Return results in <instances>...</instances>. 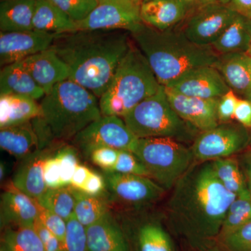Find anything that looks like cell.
<instances>
[{"label": "cell", "instance_id": "1", "mask_svg": "<svg viewBox=\"0 0 251 251\" xmlns=\"http://www.w3.org/2000/svg\"><path fill=\"white\" fill-rule=\"evenodd\" d=\"M165 217L190 251L217 245L229 205L237 196L223 186L211 161L195 162L172 188Z\"/></svg>", "mask_w": 251, "mask_h": 251}, {"label": "cell", "instance_id": "2", "mask_svg": "<svg viewBox=\"0 0 251 251\" xmlns=\"http://www.w3.org/2000/svg\"><path fill=\"white\" fill-rule=\"evenodd\" d=\"M128 32L82 30L56 34L50 49L67 64L69 79L99 99L131 46Z\"/></svg>", "mask_w": 251, "mask_h": 251}, {"label": "cell", "instance_id": "3", "mask_svg": "<svg viewBox=\"0 0 251 251\" xmlns=\"http://www.w3.org/2000/svg\"><path fill=\"white\" fill-rule=\"evenodd\" d=\"M41 115L33 120L41 149L65 143L102 117L99 99L70 79L57 84L40 103Z\"/></svg>", "mask_w": 251, "mask_h": 251}, {"label": "cell", "instance_id": "4", "mask_svg": "<svg viewBox=\"0 0 251 251\" xmlns=\"http://www.w3.org/2000/svg\"><path fill=\"white\" fill-rule=\"evenodd\" d=\"M130 34L163 87L196 68L214 66L219 57L211 46L191 42L176 27L160 31L144 24Z\"/></svg>", "mask_w": 251, "mask_h": 251}, {"label": "cell", "instance_id": "5", "mask_svg": "<svg viewBox=\"0 0 251 251\" xmlns=\"http://www.w3.org/2000/svg\"><path fill=\"white\" fill-rule=\"evenodd\" d=\"M161 86L143 52L132 44L108 88L99 98L102 116L123 119L140 102L156 94Z\"/></svg>", "mask_w": 251, "mask_h": 251}, {"label": "cell", "instance_id": "6", "mask_svg": "<svg viewBox=\"0 0 251 251\" xmlns=\"http://www.w3.org/2000/svg\"><path fill=\"white\" fill-rule=\"evenodd\" d=\"M123 120L138 138H169L187 144L193 143L200 133L175 111L163 86L140 102Z\"/></svg>", "mask_w": 251, "mask_h": 251}, {"label": "cell", "instance_id": "7", "mask_svg": "<svg viewBox=\"0 0 251 251\" xmlns=\"http://www.w3.org/2000/svg\"><path fill=\"white\" fill-rule=\"evenodd\" d=\"M131 151L145 167L150 178L167 191L174 187L196 162L191 147L169 138H138Z\"/></svg>", "mask_w": 251, "mask_h": 251}, {"label": "cell", "instance_id": "8", "mask_svg": "<svg viewBox=\"0 0 251 251\" xmlns=\"http://www.w3.org/2000/svg\"><path fill=\"white\" fill-rule=\"evenodd\" d=\"M249 144V130L230 122L200 132L191 148L196 162H206L237 156L247 150Z\"/></svg>", "mask_w": 251, "mask_h": 251}, {"label": "cell", "instance_id": "9", "mask_svg": "<svg viewBox=\"0 0 251 251\" xmlns=\"http://www.w3.org/2000/svg\"><path fill=\"white\" fill-rule=\"evenodd\" d=\"M138 139L121 117L102 116L80 131L73 139V143L89 158L91 152L99 148L131 151Z\"/></svg>", "mask_w": 251, "mask_h": 251}, {"label": "cell", "instance_id": "10", "mask_svg": "<svg viewBox=\"0 0 251 251\" xmlns=\"http://www.w3.org/2000/svg\"><path fill=\"white\" fill-rule=\"evenodd\" d=\"M143 25L140 6L130 0H99L97 7L85 19L75 23V31L124 30L132 33Z\"/></svg>", "mask_w": 251, "mask_h": 251}, {"label": "cell", "instance_id": "11", "mask_svg": "<svg viewBox=\"0 0 251 251\" xmlns=\"http://www.w3.org/2000/svg\"><path fill=\"white\" fill-rule=\"evenodd\" d=\"M237 14L218 1L188 15L175 27L191 42L198 46H211Z\"/></svg>", "mask_w": 251, "mask_h": 251}, {"label": "cell", "instance_id": "12", "mask_svg": "<svg viewBox=\"0 0 251 251\" xmlns=\"http://www.w3.org/2000/svg\"><path fill=\"white\" fill-rule=\"evenodd\" d=\"M107 190L114 199L125 204L145 206L161 199L166 190L148 176L104 172Z\"/></svg>", "mask_w": 251, "mask_h": 251}, {"label": "cell", "instance_id": "13", "mask_svg": "<svg viewBox=\"0 0 251 251\" xmlns=\"http://www.w3.org/2000/svg\"><path fill=\"white\" fill-rule=\"evenodd\" d=\"M126 218L121 224L133 251H175L169 232L158 220L148 216Z\"/></svg>", "mask_w": 251, "mask_h": 251}, {"label": "cell", "instance_id": "14", "mask_svg": "<svg viewBox=\"0 0 251 251\" xmlns=\"http://www.w3.org/2000/svg\"><path fill=\"white\" fill-rule=\"evenodd\" d=\"M56 34L37 30L0 33L1 67L21 62L33 54L49 49Z\"/></svg>", "mask_w": 251, "mask_h": 251}, {"label": "cell", "instance_id": "15", "mask_svg": "<svg viewBox=\"0 0 251 251\" xmlns=\"http://www.w3.org/2000/svg\"><path fill=\"white\" fill-rule=\"evenodd\" d=\"M164 90L175 111L198 131H205L219 125L217 115L219 99L189 97L165 87Z\"/></svg>", "mask_w": 251, "mask_h": 251}, {"label": "cell", "instance_id": "16", "mask_svg": "<svg viewBox=\"0 0 251 251\" xmlns=\"http://www.w3.org/2000/svg\"><path fill=\"white\" fill-rule=\"evenodd\" d=\"M165 87L184 95L205 99H220L231 90L214 66L193 69Z\"/></svg>", "mask_w": 251, "mask_h": 251}, {"label": "cell", "instance_id": "17", "mask_svg": "<svg viewBox=\"0 0 251 251\" xmlns=\"http://www.w3.org/2000/svg\"><path fill=\"white\" fill-rule=\"evenodd\" d=\"M38 217L36 200L18 189L12 181L6 185L0 202L1 230L9 227H34Z\"/></svg>", "mask_w": 251, "mask_h": 251}, {"label": "cell", "instance_id": "18", "mask_svg": "<svg viewBox=\"0 0 251 251\" xmlns=\"http://www.w3.org/2000/svg\"><path fill=\"white\" fill-rule=\"evenodd\" d=\"M64 143H57L40 149L21 160L14 173L12 183L18 189L29 197L37 199L48 189L44 179V165Z\"/></svg>", "mask_w": 251, "mask_h": 251}, {"label": "cell", "instance_id": "19", "mask_svg": "<svg viewBox=\"0 0 251 251\" xmlns=\"http://www.w3.org/2000/svg\"><path fill=\"white\" fill-rule=\"evenodd\" d=\"M21 62L46 94L70 77L67 64L50 48Z\"/></svg>", "mask_w": 251, "mask_h": 251}, {"label": "cell", "instance_id": "20", "mask_svg": "<svg viewBox=\"0 0 251 251\" xmlns=\"http://www.w3.org/2000/svg\"><path fill=\"white\" fill-rule=\"evenodd\" d=\"M88 251H132L128 238L112 212L86 228Z\"/></svg>", "mask_w": 251, "mask_h": 251}, {"label": "cell", "instance_id": "21", "mask_svg": "<svg viewBox=\"0 0 251 251\" xmlns=\"http://www.w3.org/2000/svg\"><path fill=\"white\" fill-rule=\"evenodd\" d=\"M214 67L234 93L251 97V56L247 52L221 54Z\"/></svg>", "mask_w": 251, "mask_h": 251}, {"label": "cell", "instance_id": "22", "mask_svg": "<svg viewBox=\"0 0 251 251\" xmlns=\"http://www.w3.org/2000/svg\"><path fill=\"white\" fill-rule=\"evenodd\" d=\"M144 24L160 31L173 29L187 16L180 0H148L140 5Z\"/></svg>", "mask_w": 251, "mask_h": 251}, {"label": "cell", "instance_id": "23", "mask_svg": "<svg viewBox=\"0 0 251 251\" xmlns=\"http://www.w3.org/2000/svg\"><path fill=\"white\" fill-rule=\"evenodd\" d=\"M0 147L20 161L41 149L39 136L31 121L0 128Z\"/></svg>", "mask_w": 251, "mask_h": 251}, {"label": "cell", "instance_id": "24", "mask_svg": "<svg viewBox=\"0 0 251 251\" xmlns=\"http://www.w3.org/2000/svg\"><path fill=\"white\" fill-rule=\"evenodd\" d=\"M41 115L40 104L35 99L16 94L0 95V128L27 123Z\"/></svg>", "mask_w": 251, "mask_h": 251}, {"label": "cell", "instance_id": "25", "mask_svg": "<svg viewBox=\"0 0 251 251\" xmlns=\"http://www.w3.org/2000/svg\"><path fill=\"white\" fill-rule=\"evenodd\" d=\"M16 94L39 100L46 95L22 62L4 66L0 73V95Z\"/></svg>", "mask_w": 251, "mask_h": 251}, {"label": "cell", "instance_id": "26", "mask_svg": "<svg viewBox=\"0 0 251 251\" xmlns=\"http://www.w3.org/2000/svg\"><path fill=\"white\" fill-rule=\"evenodd\" d=\"M36 0H1L0 29L3 32L33 30Z\"/></svg>", "mask_w": 251, "mask_h": 251}, {"label": "cell", "instance_id": "27", "mask_svg": "<svg viewBox=\"0 0 251 251\" xmlns=\"http://www.w3.org/2000/svg\"><path fill=\"white\" fill-rule=\"evenodd\" d=\"M34 30L60 34L75 31V23L49 0H36Z\"/></svg>", "mask_w": 251, "mask_h": 251}, {"label": "cell", "instance_id": "28", "mask_svg": "<svg viewBox=\"0 0 251 251\" xmlns=\"http://www.w3.org/2000/svg\"><path fill=\"white\" fill-rule=\"evenodd\" d=\"M251 34V20L237 14L228 27L211 47L218 55L247 52Z\"/></svg>", "mask_w": 251, "mask_h": 251}, {"label": "cell", "instance_id": "29", "mask_svg": "<svg viewBox=\"0 0 251 251\" xmlns=\"http://www.w3.org/2000/svg\"><path fill=\"white\" fill-rule=\"evenodd\" d=\"M211 163L218 179L227 191L237 197L251 198L237 157L219 158Z\"/></svg>", "mask_w": 251, "mask_h": 251}, {"label": "cell", "instance_id": "30", "mask_svg": "<svg viewBox=\"0 0 251 251\" xmlns=\"http://www.w3.org/2000/svg\"><path fill=\"white\" fill-rule=\"evenodd\" d=\"M70 186L74 201V214L77 221L87 228L110 211L108 204L100 197L90 196Z\"/></svg>", "mask_w": 251, "mask_h": 251}, {"label": "cell", "instance_id": "31", "mask_svg": "<svg viewBox=\"0 0 251 251\" xmlns=\"http://www.w3.org/2000/svg\"><path fill=\"white\" fill-rule=\"evenodd\" d=\"M1 231L0 248L4 251H46L34 227H9Z\"/></svg>", "mask_w": 251, "mask_h": 251}, {"label": "cell", "instance_id": "32", "mask_svg": "<svg viewBox=\"0 0 251 251\" xmlns=\"http://www.w3.org/2000/svg\"><path fill=\"white\" fill-rule=\"evenodd\" d=\"M41 206L69 221L74 214V201L70 186L48 188L44 194L36 199Z\"/></svg>", "mask_w": 251, "mask_h": 251}, {"label": "cell", "instance_id": "33", "mask_svg": "<svg viewBox=\"0 0 251 251\" xmlns=\"http://www.w3.org/2000/svg\"><path fill=\"white\" fill-rule=\"evenodd\" d=\"M251 221V198H236L226 213L219 240Z\"/></svg>", "mask_w": 251, "mask_h": 251}, {"label": "cell", "instance_id": "34", "mask_svg": "<svg viewBox=\"0 0 251 251\" xmlns=\"http://www.w3.org/2000/svg\"><path fill=\"white\" fill-rule=\"evenodd\" d=\"M78 150L74 146L62 145L56 151L55 156L58 159L61 171L62 186L70 185L73 175L80 163L78 159Z\"/></svg>", "mask_w": 251, "mask_h": 251}, {"label": "cell", "instance_id": "35", "mask_svg": "<svg viewBox=\"0 0 251 251\" xmlns=\"http://www.w3.org/2000/svg\"><path fill=\"white\" fill-rule=\"evenodd\" d=\"M75 23L83 21L99 4L98 0H49Z\"/></svg>", "mask_w": 251, "mask_h": 251}, {"label": "cell", "instance_id": "36", "mask_svg": "<svg viewBox=\"0 0 251 251\" xmlns=\"http://www.w3.org/2000/svg\"><path fill=\"white\" fill-rule=\"evenodd\" d=\"M67 224V233L62 243V251H88L86 227L77 221L75 214Z\"/></svg>", "mask_w": 251, "mask_h": 251}, {"label": "cell", "instance_id": "37", "mask_svg": "<svg viewBox=\"0 0 251 251\" xmlns=\"http://www.w3.org/2000/svg\"><path fill=\"white\" fill-rule=\"evenodd\" d=\"M217 245L226 251H251V221L219 239Z\"/></svg>", "mask_w": 251, "mask_h": 251}, {"label": "cell", "instance_id": "38", "mask_svg": "<svg viewBox=\"0 0 251 251\" xmlns=\"http://www.w3.org/2000/svg\"><path fill=\"white\" fill-rule=\"evenodd\" d=\"M124 174L140 175L150 177V174L143 163L128 150H119L118 158L112 171Z\"/></svg>", "mask_w": 251, "mask_h": 251}, {"label": "cell", "instance_id": "39", "mask_svg": "<svg viewBox=\"0 0 251 251\" xmlns=\"http://www.w3.org/2000/svg\"><path fill=\"white\" fill-rule=\"evenodd\" d=\"M39 206V217L38 221L42 224L44 227L52 232L55 237L58 238L61 242H64L67 233V221L62 217L54 214L38 203Z\"/></svg>", "mask_w": 251, "mask_h": 251}, {"label": "cell", "instance_id": "40", "mask_svg": "<svg viewBox=\"0 0 251 251\" xmlns=\"http://www.w3.org/2000/svg\"><path fill=\"white\" fill-rule=\"evenodd\" d=\"M119 150L111 148H99L91 152L89 158L103 172L112 171L118 158Z\"/></svg>", "mask_w": 251, "mask_h": 251}, {"label": "cell", "instance_id": "41", "mask_svg": "<svg viewBox=\"0 0 251 251\" xmlns=\"http://www.w3.org/2000/svg\"><path fill=\"white\" fill-rule=\"evenodd\" d=\"M238 99L237 96L232 90H229L219 99L217 108L219 124L227 123L234 119Z\"/></svg>", "mask_w": 251, "mask_h": 251}, {"label": "cell", "instance_id": "42", "mask_svg": "<svg viewBox=\"0 0 251 251\" xmlns=\"http://www.w3.org/2000/svg\"><path fill=\"white\" fill-rule=\"evenodd\" d=\"M54 154L49 157L44 165V179L48 188L64 187L59 161Z\"/></svg>", "mask_w": 251, "mask_h": 251}, {"label": "cell", "instance_id": "43", "mask_svg": "<svg viewBox=\"0 0 251 251\" xmlns=\"http://www.w3.org/2000/svg\"><path fill=\"white\" fill-rule=\"evenodd\" d=\"M107 190L106 183L103 176L92 171L85 184L79 191L96 197H100Z\"/></svg>", "mask_w": 251, "mask_h": 251}, {"label": "cell", "instance_id": "44", "mask_svg": "<svg viewBox=\"0 0 251 251\" xmlns=\"http://www.w3.org/2000/svg\"><path fill=\"white\" fill-rule=\"evenodd\" d=\"M34 228L42 241L46 251H62V243L59 240L58 238L44 227L38 219L34 224Z\"/></svg>", "mask_w": 251, "mask_h": 251}, {"label": "cell", "instance_id": "45", "mask_svg": "<svg viewBox=\"0 0 251 251\" xmlns=\"http://www.w3.org/2000/svg\"><path fill=\"white\" fill-rule=\"evenodd\" d=\"M234 119L248 129H251V100L239 99L234 112Z\"/></svg>", "mask_w": 251, "mask_h": 251}, {"label": "cell", "instance_id": "46", "mask_svg": "<svg viewBox=\"0 0 251 251\" xmlns=\"http://www.w3.org/2000/svg\"><path fill=\"white\" fill-rule=\"evenodd\" d=\"M237 14L251 20V0H219Z\"/></svg>", "mask_w": 251, "mask_h": 251}, {"label": "cell", "instance_id": "47", "mask_svg": "<svg viewBox=\"0 0 251 251\" xmlns=\"http://www.w3.org/2000/svg\"><path fill=\"white\" fill-rule=\"evenodd\" d=\"M237 156L238 161L244 173L248 189L251 196V148L249 147Z\"/></svg>", "mask_w": 251, "mask_h": 251}, {"label": "cell", "instance_id": "48", "mask_svg": "<svg viewBox=\"0 0 251 251\" xmlns=\"http://www.w3.org/2000/svg\"><path fill=\"white\" fill-rule=\"evenodd\" d=\"M91 173H92V171L90 168L80 163L77 166L74 175H73L69 186L75 188V189L80 190L84 184H85L86 181L88 179Z\"/></svg>", "mask_w": 251, "mask_h": 251}, {"label": "cell", "instance_id": "49", "mask_svg": "<svg viewBox=\"0 0 251 251\" xmlns=\"http://www.w3.org/2000/svg\"><path fill=\"white\" fill-rule=\"evenodd\" d=\"M184 4L188 15L192 14L198 10L208 5L217 2L219 0H180Z\"/></svg>", "mask_w": 251, "mask_h": 251}, {"label": "cell", "instance_id": "50", "mask_svg": "<svg viewBox=\"0 0 251 251\" xmlns=\"http://www.w3.org/2000/svg\"><path fill=\"white\" fill-rule=\"evenodd\" d=\"M6 167L4 163L2 161L0 163V180L2 181L4 179L5 176L6 174Z\"/></svg>", "mask_w": 251, "mask_h": 251}, {"label": "cell", "instance_id": "51", "mask_svg": "<svg viewBox=\"0 0 251 251\" xmlns=\"http://www.w3.org/2000/svg\"><path fill=\"white\" fill-rule=\"evenodd\" d=\"M203 251H225L224 249H223L222 248L219 247V245H216L215 247L211 248V249H207V250Z\"/></svg>", "mask_w": 251, "mask_h": 251}, {"label": "cell", "instance_id": "52", "mask_svg": "<svg viewBox=\"0 0 251 251\" xmlns=\"http://www.w3.org/2000/svg\"><path fill=\"white\" fill-rule=\"evenodd\" d=\"M130 1H132L133 2H134L135 4L139 5V6H140V5L143 4L144 2L148 1V0H130Z\"/></svg>", "mask_w": 251, "mask_h": 251}, {"label": "cell", "instance_id": "53", "mask_svg": "<svg viewBox=\"0 0 251 251\" xmlns=\"http://www.w3.org/2000/svg\"><path fill=\"white\" fill-rule=\"evenodd\" d=\"M247 53L249 54V55L251 56V41L250 44H249V50H248Z\"/></svg>", "mask_w": 251, "mask_h": 251}, {"label": "cell", "instance_id": "54", "mask_svg": "<svg viewBox=\"0 0 251 251\" xmlns=\"http://www.w3.org/2000/svg\"><path fill=\"white\" fill-rule=\"evenodd\" d=\"M249 100H251V97L249 99ZM249 133H250V144H249V147L251 148V129L249 130Z\"/></svg>", "mask_w": 251, "mask_h": 251}, {"label": "cell", "instance_id": "55", "mask_svg": "<svg viewBox=\"0 0 251 251\" xmlns=\"http://www.w3.org/2000/svg\"><path fill=\"white\" fill-rule=\"evenodd\" d=\"M0 251H4L1 248H0Z\"/></svg>", "mask_w": 251, "mask_h": 251}, {"label": "cell", "instance_id": "56", "mask_svg": "<svg viewBox=\"0 0 251 251\" xmlns=\"http://www.w3.org/2000/svg\"><path fill=\"white\" fill-rule=\"evenodd\" d=\"M98 1H99V0H98Z\"/></svg>", "mask_w": 251, "mask_h": 251}]
</instances>
